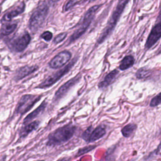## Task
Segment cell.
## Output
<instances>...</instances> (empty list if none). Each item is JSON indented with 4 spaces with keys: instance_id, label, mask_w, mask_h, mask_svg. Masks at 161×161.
Instances as JSON below:
<instances>
[{
    "instance_id": "cell-25",
    "label": "cell",
    "mask_w": 161,
    "mask_h": 161,
    "mask_svg": "<svg viewBox=\"0 0 161 161\" xmlns=\"http://www.w3.org/2000/svg\"><path fill=\"white\" fill-rule=\"evenodd\" d=\"M41 37L46 41H50L52 38V33L49 31H47L42 34Z\"/></svg>"
},
{
    "instance_id": "cell-31",
    "label": "cell",
    "mask_w": 161,
    "mask_h": 161,
    "mask_svg": "<svg viewBox=\"0 0 161 161\" xmlns=\"http://www.w3.org/2000/svg\"><path fill=\"white\" fill-rule=\"evenodd\" d=\"M36 161H45V160H36Z\"/></svg>"
},
{
    "instance_id": "cell-2",
    "label": "cell",
    "mask_w": 161,
    "mask_h": 161,
    "mask_svg": "<svg viewBox=\"0 0 161 161\" xmlns=\"http://www.w3.org/2000/svg\"><path fill=\"white\" fill-rule=\"evenodd\" d=\"M129 1L130 0H118V4L114 11H113L106 26L104 28L103 32L97 40V43H103L113 32L119 17L121 16L126 5L129 2Z\"/></svg>"
},
{
    "instance_id": "cell-16",
    "label": "cell",
    "mask_w": 161,
    "mask_h": 161,
    "mask_svg": "<svg viewBox=\"0 0 161 161\" xmlns=\"http://www.w3.org/2000/svg\"><path fill=\"white\" fill-rule=\"evenodd\" d=\"M40 124L39 121H33L31 123L26 124L25 126H24L19 132V136L21 138L26 136L30 133L37 129Z\"/></svg>"
},
{
    "instance_id": "cell-26",
    "label": "cell",
    "mask_w": 161,
    "mask_h": 161,
    "mask_svg": "<svg viewBox=\"0 0 161 161\" xmlns=\"http://www.w3.org/2000/svg\"><path fill=\"white\" fill-rule=\"evenodd\" d=\"M77 2V0H69L64 7V11H68L69 9H70L72 6H74L76 3Z\"/></svg>"
},
{
    "instance_id": "cell-7",
    "label": "cell",
    "mask_w": 161,
    "mask_h": 161,
    "mask_svg": "<svg viewBox=\"0 0 161 161\" xmlns=\"http://www.w3.org/2000/svg\"><path fill=\"white\" fill-rule=\"evenodd\" d=\"M72 54L69 51L64 50L55 55L49 62L52 69H58L65 65L70 59Z\"/></svg>"
},
{
    "instance_id": "cell-19",
    "label": "cell",
    "mask_w": 161,
    "mask_h": 161,
    "mask_svg": "<svg viewBox=\"0 0 161 161\" xmlns=\"http://www.w3.org/2000/svg\"><path fill=\"white\" fill-rule=\"evenodd\" d=\"M17 27V24L15 23L4 24L1 29V33L3 35H8L13 33Z\"/></svg>"
},
{
    "instance_id": "cell-27",
    "label": "cell",
    "mask_w": 161,
    "mask_h": 161,
    "mask_svg": "<svg viewBox=\"0 0 161 161\" xmlns=\"http://www.w3.org/2000/svg\"><path fill=\"white\" fill-rule=\"evenodd\" d=\"M70 158L69 157H64V158H62L59 160H58L57 161H70Z\"/></svg>"
},
{
    "instance_id": "cell-30",
    "label": "cell",
    "mask_w": 161,
    "mask_h": 161,
    "mask_svg": "<svg viewBox=\"0 0 161 161\" xmlns=\"http://www.w3.org/2000/svg\"><path fill=\"white\" fill-rule=\"evenodd\" d=\"M96 1V0H91V1Z\"/></svg>"
},
{
    "instance_id": "cell-22",
    "label": "cell",
    "mask_w": 161,
    "mask_h": 161,
    "mask_svg": "<svg viewBox=\"0 0 161 161\" xmlns=\"http://www.w3.org/2000/svg\"><path fill=\"white\" fill-rule=\"evenodd\" d=\"M96 147V145H88V146H86V147H84L83 148H81L80 149H79V152H77V156H80L82 154H84V153H86L91 150H92L94 148Z\"/></svg>"
},
{
    "instance_id": "cell-32",
    "label": "cell",
    "mask_w": 161,
    "mask_h": 161,
    "mask_svg": "<svg viewBox=\"0 0 161 161\" xmlns=\"http://www.w3.org/2000/svg\"><path fill=\"white\" fill-rule=\"evenodd\" d=\"M0 13H1V10H0Z\"/></svg>"
},
{
    "instance_id": "cell-14",
    "label": "cell",
    "mask_w": 161,
    "mask_h": 161,
    "mask_svg": "<svg viewBox=\"0 0 161 161\" xmlns=\"http://www.w3.org/2000/svg\"><path fill=\"white\" fill-rule=\"evenodd\" d=\"M25 8V4L23 2H22L19 5L16 6L12 11L7 13L2 18L3 21H9L12 19L13 18L17 16L18 15L21 14Z\"/></svg>"
},
{
    "instance_id": "cell-4",
    "label": "cell",
    "mask_w": 161,
    "mask_h": 161,
    "mask_svg": "<svg viewBox=\"0 0 161 161\" xmlns=\"http://www.w3.org/2000/svg\"><path fill=\"white\" fill-rule=\"evenodd\" d=\"M101 6H102L101 4L93 6L87 11V12L86 13L84 16L83 21L81 25L78 28V29L76 30L70 37V42L76 40L77 38L80 37L86 31L87 29L89 28V25H91L96 13L101 7Z\"/></svg>"
},
{
    "instance_id": "cell-13",
    "label": "cell",
    "mask_w": 161,
    "mask_h": 161,
    "mask_svg": "<svg viewBox=\"0 0 161 161\" xmlns=\"http://www.w3.org/2000/svg\"><path fill=\"white\" fill-rule=\"evenodd\" d=\"M119 74V72L117 69H114L111 71L109 74H108L104 78V79L101 81L98 84V87L100 89L106 88L109 85H111L115 80L116 76Z\"/></svg>"
},
{
    "instance_id": "cell-12",
    "label": "cell",
    "mask_w": 161,
    "mask_h": 161,
    "mask_svg": "<svg viewBox=\"0 0 161 161\" xmlns=\"http://www.w3.org/2000/svg\"><path fill=\"white\" fill-rule=\"evenodd\" d=\"M106 134V128L104 125H99L96 128L92 130L91 132L87 142L88 143H92L102 138Z\"/></svg>"
},
{
    "instance_id": "cell-17",
    "label": "cell",
    "mask_w": 161,
    "mask_h": 161,
    "mask_svg": "<svg viewBox=\"0 0 161 161\" xmlns=\"http://www.w3.org/2000/svg\"><path fill=\"white\" fill-rule=\"evenodd\" d=\"M135 63V58L133 56L131 55H127L123 58V59L121 60L119 69L121 70H126L131 67Z\"/></svg>"
},
{
    "instance_id": "cell-1",
    "label": "cell",
    "mask_w": 161,
    "mask_h": 161,
    "mask_svg": "<svg viewBox=\"0 0 161 161\" xmlns=\"http://www.w3.org/2000/svg\"><path fill=\"white\" fill-rule=\"evenodd\" d=\"M76 126L72 124L66 125L51 133L48 136L47 145L55 146L67 142L74 135Z\"/></svg>"
},
{
    "instance_id": "cell-11",
    "label": "cell",
    "mask_w": 161,
    "mask_h": 161,
    "mask_svg": "<svg viewBox=\"0 0 161 161\" xmlns=\"http://www.w3.org/2000/svg\"><path fill=\"white\" fill-rule=\"evenodd\" d=\"M38 69V67L36 65H26V66L20 67L16 71L14 78L16 80H21L24 77H26L27 75L34 72Z\"/></svg>"
},
{
    "instance_id": "cell-3",
    "label": "cell",
    "mask_w": 161,
    "mask_h": 161,
    "mask_svg": "<svg viewBox=\"0 0 161 161\" xmlns=\"http://www.w3.org/2000/svg\"><path fill=\"white\" fill-rule=\"evenodd\" d=\"M48 12V6L43 2L32 13L29 20V28L33 31H36L44 22Z\"/></svg>"
},
{
    "instance_id": "cell-18",
    "label": "cell",
    "mask_w": 161,
    "mask_h": 161,
    "mask_svg": "<svg viewBox=\"0 0 161 161\" xmlns=\"http://www.w3.org/2000/svg\"><path fill=\"white\" fill-rule=\"evenodd\" d=\"M136 129V125L134 123H130L122 128L121 131L123 136L128 138L133 135Z\"/></svg>"
},
{
    "instance_id": "cell-6",
    "label": "cell",
    "mask_w": 161,
    "mask_h": 161,
    "mask_svg": "<svg viewBox=\"0 0 161 161\" xmlns=\"http://www.w3.org/2000/svg\"><path fill=\"white\" fill-rule=\"evenodd\" d=\"M40 95L35 94H25L20 98L16 109V113L19 114H24L28 112L36 103L41 98Z\"/></svg>"
},
{
    "instance_id": "cell-20",
    "label": "cell",
    "mask_w": 161,
    "mask_h": 161,
    "mask_svg": "<svg viewBox=\"0 0 161 161\" xmlns=\"http://www.w3.org/2000/svg\"><path fill=\"white\" fill-rule=\"evenodd\" d=\"M151 74V71L150 69H146L145 67H142L138 69L136 72V77L137 79H142L148 77Z\"/></svg>"
},
{
    "instance_id": "cell-8",
    "label": "cell",
    "mask_w": 161,
    "mask_h": 161,
    "mask_svg": "<svg viewBox=\"0 0 161 161\" xmlns=\"http://www.w3.org/2000/svg\"><path fill=\"white\" fill-rule=\"evenodd\" d=\"M80 78L81 75L79 74L68 81H67L62 86H61L59 89L56 91L54 96V99L58 100L64 97L67 93V92L80 80Z\"/></svg>"
},
{
    "instance_id": "cell-23",
    "label": "cell",
    "mask_w": 161,
    "mask_h": 161,
    "mask_svg": "<svg viewBox=\"0 0 161 161\" xmlns=\"http://www.w3.org/2000/svg\"><path fill=\"white\" fill-rule=\"evenodd\" d=\"M67 33L66 32H64V33H61L60 34H58L55 38H54V40H53V42L55 43H58L61 42H62L65 38V37L67 36Z\"/></svg>"
},
{
    "instance_id": "cell-21",
    "label": "cell",
    "mask_w": 161,
    "mask_h": 161,
    "mask_svg": "<svg viewBox=\"0 0 161 161\" xmlns=\"http://www.w3.org/2000/svg\"><path fill=\"white\" fill-rule=\"evenodd\" d=\"M161 104V92L154 96L150 101V106L151 107H155Z\"/></svg>"
},
{
    "instance_id": "cell-28",
    "label": "cell",
    "mask_w": 161,
    "mask_h": 161,
    "mask_svg": "<svg viewBox=\"0 0 161 161\" xmlns=\"http://www.w3.org/2000/svg\"><path fill=\"white\" fill-rule=\"evenodd\" d=\"M58 1H59V0H51V1H52V3H56V2H57Z\"/></svg>"
},
{
    "instance_id": "cell-10",
    "label": "cell",
    "mask_w": 161,
    "mask_h": 161,
    "mask_svg": "<svg viewBox=\"0 0 161 161\" xmlns=\"http://www.w3.org/2000/svg\"><path fill=\"white\" fill-rule=\"evenodd\" d=\"M161 37V22L157 24L152 29L145 43L147 48H151Z\"/></svg>"
},
{
    "instance_id": "cell-9",
    "label": "cell",
    "mask_w": 161,
    "mask_h": 161,
    "mask_svg": "<svg viewBox=\"0 0 161 161\" xmlns=\"http://www.w3.org/2000/svg\"><path fill=\"white\" fill-rule=\"evenodd\" d=\"M31 40V36L26 32L21 36L15 38L11 43V48L16 52L23 51L28 46Z\"/></svg>"
},
{
    "instance_id": "cell-29",
    "label": "cell",
    "mask_w": 161,
    "mask_h": 161,
    "mask_svg": "<svg viewBox=\"0 0 161 161\" xmlns=\"http://www.w3.org/2000/svg\"><path fill=\"white\" fill-rule=\"evenodd\" d=\"M159 19H161V9H160V13H159Z\"/></svg>"
},
{
    "instance_id": "cell-15",
    "label": "cell",
    "mask_w": 161,
    "mask_h": 161,
    "mask_svg": "<svg viewBox=\"0 0 161 161\" xmlns=\"http://www.w3.org/2000/svg\"><path fill=\"white\" fill-rule=\"evenodd\" d=\"M46 106H47V103L45 101H44L36 109H35L30 114H29L28 115H27L26 116V118L23 120V123L24 125H26V124L30 123V121H31L35 118H36L40 113H41L42 111H43Z\"/></svg>"
},
{
    "instance_id": "cell-24",
    "label": "cell",
    "mask_w": 161,
    "mask_h": 161,
    "mask_svg": "<svg viewBox=\"0 0 161 161\" xmlns=\"http://www.w3.org/2000/svg\"><path fill=\"white\" fill-rule=\"evenodd\" d=\"M92 128V126L88 127V128L84 131V133H83L82 135V139H83L84 141H86V142H87V140H88V138H89V136L92 130H93Z\"/></svg>"
},
{
    "instance_id": "cell-5",
    "label": "cell",
    "mask_w": 161,
    "mask_h": 161,
    "mask_svg": "<svg viewBox=\"0 0 161 161\" xmlns=\"http://www.w3.org/2000/svg\"><path fill=\"white\" fill-rule=\"evenodd\" d=\"M77 61V58H74L70 62H69L67 65H65L64 68L55 72L54 74L50 75L46 79H45L41 84H40L36 87L40 89H46L48 88L55 83H56L58 80H60L64 75H65L74 65Z\"/></svg>"
}]
</instances>
